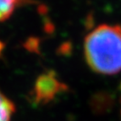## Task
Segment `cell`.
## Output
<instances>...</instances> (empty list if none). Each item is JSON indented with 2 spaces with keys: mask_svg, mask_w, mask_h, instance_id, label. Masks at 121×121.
I'll list each match as a JSON object with an SVG mask.
<instances>
[{
  "mask_svg": "<svg viewBox=\"0 0 121 121\" xmlns=\"http://www.w3.org/2000/svg\"><path fill=\"white\" fill-rule=\"evenodd\" d=\"M3 49V46H2V44L1 43H0V52H1V50Z\"/></svg>",
  "mask_w": 121,
  "mask_h": 121,
  "instance_id": "5b68a950",
  "label": "cell"
},
{
  "mask_svg": "<svg viewBox=\"0 0 121 121\" xmlns=\"http://www.w3.org/2000/svg\"><path fill=\"white\" fill-rule=\"evenodd\" d=\"M15 112V106L1 91H0V121H11Z\"/></svg>",
  "mask_w": 121,
  "mask_h": 121,
  "instance_id": "3957f363",
  "label": "cell"
},
{
  "mask_svg": "<svg viewBox=\"0 0 121 121\" xmlns=\"http://www.w3.org/2000/svg\"><path fill=\"white\" fill-rule=\"evenodd\" d=\"M86 62L94 72L115 74L121 71V26L103 24L84 40Z\"/></svg>",
  "mask_w": 121,
  "mask_h": 121,
  "instance_id": "6da1fadb",
  "label": "cell"
},
{
  "mask_svg": "<svg viewBox=\"0 0 121 121\" xmlns=\"http://www.w3.org/2000/svg\"><path fill=\"white\" fill-rule=\"evenodd\" d=\"M20 3V0H0V21L7 20Z\"/></svg>",
  "mask_w": 121,
  "mask_h": 121,
  "instance_id": "277c9868",
  "label": "cell"
},
{
  "mask_svg": "<svg viewBox=\"0 0 121 121\" xmlns=\"http://www.w3.org/2000/svg\"><path fill=\"white\" fill-rule=\"evenodd\" d=\"M65 90H67V86L56 77L55 73L48 72L37 77L32 93L36 103L45 104L52 101L57 95Z\"/></svg>",
  "mask_w": 121,
  "mask_h": 121,
  "instance_id": "7a4b0ae2",
  "label": "cell"
}]
</instances>
